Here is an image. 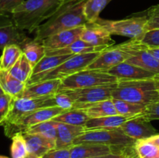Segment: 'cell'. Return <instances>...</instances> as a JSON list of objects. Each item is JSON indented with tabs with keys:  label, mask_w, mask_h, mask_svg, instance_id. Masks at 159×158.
Wrapping results in <instances>:
<instances>
[{
	"label": "cell",
	"mask_w": 159,
	"mask_h": 158,
	"mask_svg": "<svg viewBox=\"0 0 159 158\" xmlns=\"http://www.w3.org/2000/svg\"><path fill=\"white\" fill-rule=\"evenodd\" d=\"M88 0H62L54 15L36 29L34 40L41 42L47 37L88 23L85 6Z\"/></svg>",
	"instance_id": "cell-1"
},
{
	"label": "cell",
	"mask_w": 159,
	"mask_h": 158,
	"mask_svg": "<svg viewBox=\"0 0 159 158\" xmlns=\"http://www.w3.org/2000/svg\"><path fill=\"white\" fill-rule=\"evenodd\" d=\"M62 0H25L11 13V18L19 29L30 33L43 21L51 18Z\"/></svg>",
	"instance_id": "cell-2"
},
{
	"label": "cell",
	"mask_w": 159,
	"mask_h": 158,
	"mask_svg": "<svg viewBox=\"0 0 159 158\" xmlns=\"http://www.w3.org/2000/svg\"><path fill=\"white\" fill-rule=\"evenodd\" d=\"M112 99L128 101L145 106L159 102V92L154 78L144 80L118 81Z\"/></svg>",
	"instance_id": "cell-3"
},
{
	"label": "cell",
	"mask_w": 159,
	"mask_h": 158,
	"mask_svg": "<svg viewBox=\"0 0 159 158\" xmlns=\"http://www.w3.org/2000/svg\"><path fill=\"white\" fill-rule=\"evenodd\" d=\"M143 47H144V45L137 39H130L116 46L113 45L102 51L86 69L108 71L113 67L127 61Z\"/></svg>",
	"instance_id": "cell-4"
},
{
	"label": "cell",
	"mask_w": 159,
	"mask_h": 158,
	"mask_svg": "<svg viewBox=\"0 0 159 158\" xmlns=\"http://www.w3.org/2000/svg\"><path fill=\"white\" fill-rule=\"evenodd\" d=\"M101 52L88 53V54H76L73 55L69 59L62 63L54 69L46 73H41L31 76L26 85L37 83L52 79H62L77 73L79 71L85 70L89 65L93 63Z\"/></svg>",
	"instance_id": "cell-5"
},
{
	"label": "cell",
	"mask_w": 159,
	"mask_h": 158,
	"mask_svg": "<svg viewBox=\"0 0 159 158\" xmlns=\"http://www.w3.org/2000/svg\"><path fill=\"white\" fill-rule=\"evenodd\" d=\"M135 139L124 134L120 128L109 129H94L85 131L74 140V145L85 143L110 146L116 150L124 151L132 148Z\"/></svg>",
	"instance_id": "cell-6"
},
{
	"label": "cell",
	"mask_w": 159,
	"mask_h": 158,
	"mask_svg": "<svg viewBox=\"0 0 159 158\" xmlns=\"http://www.w3.org/2000/svg\"><path fill=\"white\" fill-rule=\"evenodd\" d=\"M117 79L107 71L85 69L61 80L59 91L75 90L117 83Z\"/></svg>",
	"instance_id": "cell-7"
},
{
	"label": "cell",
	"mask_w": 159,
	"mask_h": 158,
	"mask_svg": "<svg viewBox=\"0 0 159 158\" xmlns=\"http://www.w3.org/2000/svg\"><path fill=\"white\" fill-rule=\"evenodd\" d=\"M54 106H55L54 95L38 99L12 98L10 111L2 125L4 129H7L16 124L36 110Z\"/></svg>",
	"instance_id": "cell-8"
},
{
	"label": "cell",
	"mask_w": 159,
	"mask_h": 158,
	"mask_svg": "<svg viewBox=\"0 0 159 158\" xmlns=\"http://www.w3.org/2000/svg\"><path fill=\"white\" fill-rule=\"evenodd\" d=\"M105 28L111 35H119L141 40L146 33L147 15L134 16L121 20H107L99 18L96 22Z\"/></svg>",
	"instance_id": "cell-9"
},
{
	"label": "cell",
	"mask_w": 159,
	"mask_h": 158,
	"mask_svg": "<svg viewBox=\"0 0 159 158\" xmlns=\"http://www.w3.org/2000/svg\"><path fill=\"white\" fill-rule=\"evenodd\" d=\"M68 110H65L59 107H48V108H40L17 122L15 125L4 129V133L7 137L12 138L18 133H24L26 129L34 125L41 122L51 120L53 118L65 112Z\"/></svg>",
	"instance_id": "cell-10"
},
{
	"label": "cell",
	"mask_w": 159,
	"mask_h": 158,
	"mask_svg": "<svg viewBox=\"0 0 159 158\" xmlns=\"http://www.w3.org/2000/svg\"><path fill=\"white\" fill-rule=\"evenodd\" d=\"M116 87V83L80 89L65 90L59 92L66 93L71 98L74 104L93 103L111 99L112 93Z\"/></svg>",
	"instance_id": "cell-11"
},
{
	"label": "cell",
	"mask_w": 159,
	"mask_h": 158,
	"mask_svg": "<svg viewBox=\"0 0 159 158\" xmlns=\"http://www.w3.org/2000/svg\"><path fill=\"white\" fill-rule=\"evenodd\" d=\"M27 38L23 30L16 26L12 18L8 15H0V49L12 44L20 46Z\"/></svg>",
	"instance_id": "cell-12"
},
{
	"label": "cell",
	"mask_w": 159,
	"mask_h": 158,
	"mask_svg": "<svg viewBox=\"0 0 159 158\" xmlns=\"http://www.w3.org/2000/svg\"><path fill=\"white\" fill-rule=\"evenodd\" d=\"M120 128L124 134L135 140L148 139L158 133L155 127L151 123V121L148 120L142 116L129 119Z\"/></svg>",
	"instance_id": "cell-13"
},
{
	"label": "cell",
	"mask_w": 159,
	"mask_h": 158,
	"mask_svg": "<svg viewBox=\"0 0 159 158\" xmlns=\"http://www.w3.org/2000/svg\"><path fill=\"white\" fill-rule=\"evenodd\" d=\"M85 25L78 26L71 29L61 31L54 35L50 36L42 40V44L43 45L46 50H57L65 47L81 38Z\"/></svg>",
	"instance_id": "cell-14"
},
{
	"label": "cell",
	"mask_w": 159,
	"mask_h": 158,
	"mask_svg": "<svg viewBox=\"0 0 159 158\" xmlns=\"http://www.w3.org/2000/svg\"><path fill=\"white\" fill-rule=\"evenodd\" d=\"M107 72L116 77L117 81L144 80L154 78L156 76L153 73L126 61L113 67Z\"/></svg>",
	"instance_id": "cell-15"
},
{
	"label": "cell",
	"mask_w": 159,
	"mask_h": 158,
	"mask_svg": "<svg viewBox=\"0 0 159 158\" xmlns=\"http://www.w3.org/2000/svg\"><path fill=\"white\" fill-rule=\"evenodd\" d=\"M80 39L96 46H110L115 43L110 32L96 23H87Z\"/></svg>",
	"instance_id": "cell-16"
},
{
	"label": "cell",
	"mask_w": 159,
	"mask_h": 158,
	"mask_svg": "<svg viewBox=\"0 0 159 158\" xmlns=\"http://www.w3.org/2000/svg\"><path fill=\"white\" fill-rule=\"evenodd\" d=\"M61 85V79H52L26 85L21 97L38 99L54 96L58 92Z\"/></svg>",
	"instance_id": "cell-17"
},
{
	"label": "cell",
	"mask_w": 159,
	"mask_h": 158,
	"mask_svg": "<svg viewBox=\"0 0 159 158\" xmlns=\"http://www.w3.org/2000/svg\"><path fill=\"white\" fill-rule=\"evenodd\" d=\"M124 151L116 150L110 146L104 145V144L85 143L74 145L71 147V158H92L107 155L109 153Z\"/></svg>",
	"instance_id": "cell-18"
},
{
	"label": "cell",
	"mask_w": 159,
	"mask_h": 158,
	"mask_svg": "<svg viewBox=\"0 0 159 158\" xmlns=\"http://www.w3.org/2000/svg\"><path fill=\"white\" fill-rule=\"evenodd\" d=\"M85 132L83 125H74L57 122V138L55 149L70 148L74 140Z\"/></svg>",
	"instance_id": "cell-19"
},
{
	"label": "cell",
	"mask_w": 159,
	"mask_h": 158,
	"mask_svg": "<svg viewBox=\"0 0 159 158\" xmlns=\"http://www.w3.org/2000/svg\"><path fill=\"white\" fill-rule=\"evenodd\" d=\"M73 109L84 112L89 118H99L118 115L111 99L86 104H74Z\"/></svg>",
	"instance_id": "cell-20"
},
{
	"label": "cell",
	"mask_w": 159,
	"mask_h": 158,
	"mask_svg": "<svg viewBox=\"0 0 159 158\" xmlns=\"http://www.w3.org/2000/svg\"><path fill=\"white\" fill-rule=\"evenodd\" d=\"M28 154L42 157L50 150L55 149V141L38 134L23 133Z\"/></svg>",
	"instance_id": "cell-21"
},
{
	"label": "cell",
	"mask_w": 159,
	"mask_h": 158,
	"mask_svg": "<svg viewBox=\"0 0 159 158\" xmlns=\"http://www.w3.org/2000/svg\"><path fill=\"white\" fill-rule=\"evenodd\" d=\"M137 116H125L120 115L104 116L99 118H90L85 125V131L94 129H109L120 128L127 120Z\"/></svg>",
	"instance_id": "cell-22"
},
{
	"label": "cell",
	"mask_w": 159,
	"mask_h": 158,
	"mask_svg": "<svg viewBox=\"0 0 159 158\" xmlns=\"http://www.w3.org/2000/svg\"><path fill=\"white\" fill-rule=\"evenodd\" d=\"M107 47L109 46H93L82 40V39H79L64 48L46 50V55H76V54H88V53L102 52Z\"/></svg>",
	"instance_id": "cell-23"
},
{
	"label": "cell",
	"mask_w": 159,
	"mask_h": 158,
	"mask_svg": "<svg viewBox=\"0 0 159 158\" xmlns=\"http://www.w3.org/2000/svg\"><path fill=\"white\" fill-rule=\"evenodd\" d=\"M126 62L159 75V60L144 46Z\"/></svg>",
	"instance_id": "cell-24"
},
{
	"label": "cell",
	"mask_w": 159,
	"mask_h": 158,
	"mask_svg": "<svg viewBox=\"0 0 159 158\" xmlns=\"http://www.w3.org/2000/svg\"><path fill=\"white\" fill-rule=\"evenodd\" d=\"M26 85L14 77L9 71L0 70V86L5 94L12 98H21Z\"/></svg>",
	"instance_id": "cell-25"
},
{
	"label": "cell",
	"mask_w": 159,
	"mask_h": 158,
	"mask_svg": "<svg viewBox=\"0 0 159 158\" xmlns=\"http://www.w3.org/2000/svg\"><path fill=\"white\" fill-rule=\"evenodd\" d=\"M23 54L30 63L34 69L44 56H46V49L41 42L36 41L34 39L28 37L26 41L20 46Z\"/></svg>",
	"instance_id": "cell-26"
},
{
	"label": "cell",
	"mask_w": 159,
	"mask_h": 158,
	"mask_svg": "<svg viewBox=\"0 0 159 158\" xmlns=\"http://www.w3.org/2000/svg\"><path fill=\"white\" fill-rule=\"evenodd\" d=\"M73 55H46L39 61L33 69V74L35 75L41 73H46L54 69L61 64Z\"/></svg>",
	"instance_id": "cell-27"
},
{
	"label": "cell",
	"mask_w": 159,
	"mask_h": 158,
	"mask_svg": "<svg viewBox=\"0 0 159 158\" xmlns=\"http://www.w3.org/2000/svg\"><path fill=\"white\" fill-rule=\"evenodd\" d=\"M23 54V50L19 45L12 44L2 50L0 57V70L9 71Z\"/></svg>",
	"instance_id": "cell-28"
},
{
	"label": "cell",
	"mask_w": 159,
	"mask_h": 158,
	"mask_svg": "<svg viewBox=\"0 0 159 158\" xmlns=\"http://www.w3.org/2000/svg\"><path fill=\"white\" fill-rule=\"evenodd\" d=\"M115 109L118 115L125 116H141L145 109V105L141 104L134 103L120 99H112Z\"/></svg>",
	"instance_id": "cell-29"
},
{
	"label": "cell",
	"mask_w": 159,
	"mask_h": 158,
	"mask_svg": "<svg viewBox=\"0 0 159 158\" xmlns=\"http://www.w3.org/2000/svg\"><path fill=\"white\" fill-rule=\"evenodd\" d=\"M9 72L19 81L26 84L33 74V67L23 54Z\"/></svg>",
	"instance_id": "cell-30"
},
{
	"label": "cell",
	"mask_w": 159,
	"mask_h": 158,
	"mask_svg": "<svg viewBox=\"0 0 159 158\" xmlns=\"http://www.w3.org/2000/svg\"><path fill=\"white\" fill-rule=\"evenodd\" d=\"M90 118L84 112L78 109L68 110L65 112L53 118L51 120L68 125H84Z\"/></svg>",
	"instance_id": "cell-31"
},
{
	"label": "cell",
	"mask_w": 159,
	"mask_h": 158,
	"mask_svg": "<svg viewBox=\"0 0 159 158\" xmlns=\"http://www.w3.org/2000/svg\"><path fill=\"white\" fill-rule=\"evenodd\" d=\"M134 149L138 158H159V147L148 139L136 140Z\"/></svg>",
	"instance_id": "cell-32"
},
{
	"label": "cell",
	"mask_w": 159,
	"mask_h": 158,
	"mask_svg": "<svg viewBox=\"0 0 159 158\" xmlns=\"http://www.w3.org/2000/svg\"><path fill=\"white\" fill-rule=\"evenodd\" d=\"M23 133H30V134H38L45 136L51 140L55 141L57 138V122L53 120L41 122L37 125L30 127Z\"/></svg>",
	"instance_id": "cell-33"
},
{
	"label": "cell",
	"mask_w": 159,
	"mask_h": 158,
	"mask_svg": "<svg viewBox=\"0 0 159 158\" xmlns=\"http://www.w3.org/2000/svg\"><path fill=\"white\" fill-rule=\"evenodd\" d=\"M113 0H88L85 6V15L88 23H94L99 18V14Z\"/></svg>",
	"instance_id": "cell-34"
},
{
	"label": "cell",
	"mask_w": 159,
	"mask_h": 158,
	"mask_svg": "<svg viewBox=\"0 0 159 158\" xmlns=\"http://www.w3.org/2000/svg\"><path fill=\"white\" fill-rule=\"evenodd\" d=\"M10 153L12 158H26L28 155L26 140L23 133H18L12 138Z\"/></svg>",
	"instance_id": "cell-35"
},
{
	"label": "cell",
	"mask_w": 159,
	"mask_h": 158,
	"mask_svg": "<svg viewBox=\"0 0 159 158\" xmlns=\"http://www.w3.org/2000/svg\"><path fill=\"white\" fill-rule=\"evenodd\" d=\"M140 42L147 48H159V29L147 31L140 40Z\"/></svg>",
	"instance_id": "cell-36"
},
{
	"label": "cell",
	"mask_w": 159,
	"mask_h": 158,
	"mask_svg": "<svg viewBox=\"0 0 159 158\" xmlns=\"http://www.w3.org/2000/svg\"><path fill=\"white\" fill-rule=\"evenodd\" d=\"M148 23L146 25V32L152 29H159V5L152 6L147 11Z\"/></svg>",
	"instance_id": "cell-37"
},
{
	"label": "cell",
	"mask_w": 159,
	"mask_h": 158,
	"mask_svg": "<svg viewBox=\"0 0 159 158\" xmlns=\"http://www.w3.org/2000/svg\"><path fill=\"white\" fill-rule=\"evenodd\" d=\"M12 97L6 94L0 96V125H2L9 115L12 105Z\"/></svg>",
	"instance_id": "cell-38"
},
{
	"label": "cell",
	"mask_w": 159,
	"mask_h": 158,
	"mask_svg": "<svg viewBox=\"0 0 159 158\" xmlns=\"http://www.w3.org/2000/svg\"><path fill=\"white\" fill-rule=\"evenodd\" d=\"M55 106L61 108L65 110H70L72 108L74 102L71 98L65 92H58L54 95Z\"/></svg>",
	"instance_id": "cell-39"
},
{
	"label": "cell",
	"mask_w": 159,
	"mask_h": 158,
	"mask_svg": "<svg viewBox=\"0 0 159 158\" xmlns=\"http://www.w3.org/2000/svg\"><path fill=\"white\" fill-rule=\"evenodd\" d=\"M25 0H0V15L11 14Z\"/></svg>",
	"instance_id": "cell-40"
},
{
	"label": "cell",
	"mask_w": 159,
	"mask_h": 158,
	"mask_svg": "<svg viewBox=\"0 0 159 158\" xmlns=\"http://www.w3.org/2000/svg\"><path fill=\"white\" fill-rule=\"evenodd\" d=\"M141 116L149 121L159 119V102L147 105Z\"/></svg>",
	"instance_id": "cell-41"
},
{
	"label": "cell",
	"mask_w": 159,
	"mask_h": 158,
	"mask_svg": "<svg viewBox=\"0 0 159 158\" xmlns=\"http://www.w3.org/2000/svg\"><path fill=\"white\" fill-rule=\"evenodd\" d=\"M42 158H71V147L70 148L53 149L45 153Z\"/></svg>",
	"instance_id": "cell-42"
},
{
	"label": "cell",
	"mask_w": 159,
	"mask_h": 158,
	"mask_svg": "<svg viewBox=\"0 0 159 158\" xmlns=\"http://www.w3.org/2000/svg\"><path fill=\"white\" fill-rule=\"evenodd\" d=\"M134 147L132 148L129 149L127 150V151L124 152H118V153H109V154L107 155H102V156H95V157H92V158H125L126 155L127 154L130 150H131Z\"/></svg>",
	"instance_id": "cell-43"
},
{
	"label": "cell",
	"mask_w": 159,
	"mask_h": 158,
	"mask_svg": "<svg viewBox=\"0 0 159 158\" xmlns=\"http://www.w3.org/2000/svg\"><path fill=\"white\" fill-rule=\"evenodd\" d=\"M151 142H152L153 143H155V145L158 146L159 147V134L157 133L156 135H154V136H151L150 138H148Z\"/></svg>",
	"instance_id": "cell-44"
},
{
	"label": "cell",
	"mask_w": 159,
	"mask_h": 158,
	"mask_svg": "<svg viewBox=\"0 0 159 158\" xmlns=\"http://www.w3.org/2000/svg\"><path fill=\"white\" fill-rule=\"evenodd\" d=\"M125 158H138V155H137L136 152L134 151V149L133 148L131 150H130V151L127 153V154L126 155Z\"/></svg>",
	"instance_id": "cell-45"
},
{
	"label": "cell",
	"mask_w": 159,
	"mask_h": 158,
	"mask_svg": "<svg viewBox=\"0 0 159 158\" xmlns=\"http://www.w3.org/2000/svg\"><path fill=\"white\" fill-rule=\"evenodd\" d=\"M148 50L150 53H152L155 57H156L159 60V48H155V49H150V48H147Z\"/></svg>",
	"instance_id": "cell-46"
},
{
	"label": "cell",
	"mask_w": 159,
	"mask_h": 158,
	"mask_svg": "<svg viewBox=\"0 0 159 158\" xmlns=\"http://www.w3.org/2000/svg\"><path fill=\"white\" fill-rule=\"evenodd\" d=\"M154 81H155V86H156L157 90L159 92V75H156L155 77H154Z\"/></svg>",
	"instance_id": "cell-47"
},
{
	"label": "cell",
	"mask_w": 159,
	"mask_h": 158,
	"mask_svg": "<svg viewBox=\"0 0 159 158\" xmlns=\"http://www.w3.org/2000/svg\"><path fill=\"white\" fill-rule=\"evenodd\" d=\"M26 158H42V157H40V156H33V155H30L28 154L27 156H26Z\"/></svg>",
	"instance_id": "cell-48"
},
{
	"label": "cell",
	"mask_w": 159,
	"mask_h": 158,
	"mask_svg": "<svg viewBox=\"0 0 159 158\" xmlns=\"http://www.w3.org/2000/svg\"><path fill=\"white\" fill-rule=\"evenodd\" d=\"M3 94H5V93H4V91H2V89L1 86H0V96H1V95H2Z\"/></svg>",
	"instance_id": "cell-49"
},
{
	"label": "cell",
	"mask_w": 159,
	"mask_h": 158,
	"mask_svg": "<svg viewBox=\"0 0 159 158\" xmlns=\"http://www.w3.org/2000/svg\"><path fill=\"white\" fill-rule=\"evenodd\" d=\"M0 158H9V157H8V156H3V155H0Z\"/></svg>",
	"instance_id": "cell-50"
}]
</instances>
